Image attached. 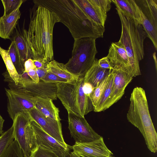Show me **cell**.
Instances as JSON below:
<instances>
[{"label":"cell","mask_w":157,"mask_h":157,"mask_svg":"<svg viewBox=\"0 0 157 157\" xmlns=\"http://www.w3.org/2000/svg\"><path fill=\"white\" fill-rule=\"evenodd\" d=\"M106 57L113 69L121 70L133 78L135 77L126 51L119 41L111 44Z\"/></svg>","instance_id":"obj_13"},{"label":"cell","mask_w":157,"mask_h":157,"mask_svg":"<svg viewBox=\"0 0 157 157\" xmlns=\"http://www.w3.org/2000/svg\"><path fill=\"white\" fill-rule=\"evenodd\" d=\"M1 157H25L17 141L14 140L8 146Z\"/></svg>","instance_id":"obj_29"},{"label":"cell","mask_w":157,"mask_h":157,"mask_svg":"<svg viewBox=\"0 0 157 157\" xmlns=\"http://www.w3.org/2000/svg\"><path fill=\"white\" fill-rule=\"evenodd\" d=\"M110 74L95 88L90 96L94 108L96 106L109 80Z\"/></svg>","instance_id":"obj_28"},{"label":"cell","mask_w":157,"mask_h":157,"mask_svg":"<svg viewBox=\"0 0 157 157\" xmlns=\"http://www.w3.org/2000/svg\"><path fill=\"white\" fill-rule=\"evenodd\" d=\"M13 131L12 126L0 136V157H1L8 146L14 140Z\"/></svg>","instance_id":"obj_27"},{"label":"cell","mask_w":157,"mask_h":157,"mask_svg":"<svg viewBox=\"0 0 157 157\" xmlns=\"http://www.w3.org/2000/svg\"><path fill=\"white\" fill-rule=\"evenodd\" d=\"M31 78L36 83L40 81V79L35 70H32L27 72Z\"/></svg>","instance_id":"obj_39"},{"label":"cell","mask_w":157,"mask_h":157,"mask_svg":"<svg viewBox=\"0 0 157 157\" xmlns=\"http://www.w3.org/2000/svg\"><path fill=\"white\" fill-rule=\"evenodd\" d=\"M116 9L121 24V33L119 41L126 51L136 77L141 75L139 62L144 55V42L147 36L140 22L127 15L118 7Z\"/></svg>","instance_id":"obj_4"},{"label":"cell","mask_w":157,"mask_h":157,"mask_svg":"<svg viewBox=\"0 0 157 157\" xmlns=\"http://www.w3.org/2000/svg\"><path fill=\"white\" fill-rule=\"evenodd\" d=\"M37 83H32L21 86L15 85L17 88L21 89L36 98H49L56 100L57 86L56 84L46 83L41 80Z\"/></svg>","instance_id":"obj_16"},{"label":"cell","mask_w":157,"mask_h":157,"mask_svg":"<svg viewBox=\"0 0 157 157\" xmlns=\"http://www.w3.org/2000/svg\"><path fill=\"white\" fill-rule=\"evenodd\" d=\"M98 8L105 14H106L111 8V0H93Z\"/></svg>","instance_id":"obj_32"},{"label":"cell","mask_w":157,"mask_h":157,"mask_svg":"<svg viewBox=\"0 0 157 157\" xmlns=\"http://www.w3.org/2000/svg\"><path fill=\"white\" fill-rule=\"evenodd\" d=\"M27 113L31 120L35 121L46 133L58 141L67 144L63 138L60 121H56L44 116L35 107Z\"/></svg>","instance_id":"obj_12"},{"label":"cell","mask_w":157,"mask_h":157,"mask_svg":"<svg viewBox=\"0 0 157 157\" xmlns=\"http://www.w3.org/2000/svg\"><path fill=\"white\" fill-rule=\"evenodd\" d=\"M68 122L70 134L76 142H90L101 137L94 130L84 117L68 113Z\"/></svg>","instance_id":"obj_10"},{"label":"cell","mask_w":157,"mask_h":157,"mask_svg":"<svg viewBox=\"0 0 157 157\" xmlns=\"http://www.w3.org/2000/svg\"><path fill=\"white\" fill-rule=\"evenodd\" d=\"M31 157H59L54 153L46 149L38 147Z\"/></svg>","instance_id":"obj_33"},{"label":"cell","mask_w":157,"mask_h":157,"mask_svg":"<svg viewBox=\"0 0 157 157\" xmlns=\"http://www.w3.org/2000/svg\"><path fill=\"white\" fill-rule=\"evenodd\" d=\"M40 80H41L46 83L55 84L67 82H68L66 79L61 78L55 74L48 72L46 75Z\"/></svg>","instance_id":"obj_31"},{"label":"cell","mask_w":157,"mask_h":157,"mask_svg":"<svg viewBox=\"0 0 157 157\" xmlns=\"http://www.w3.org/2000/svg\"><path fill=\"white\" fill-rule=\"evenodd\" d=\"M69 157H81L72 151L70 152Z\"/></svg>","instance_id":"obj_42"},{"label":"cell","mask_w":157,"mask_h":157,"mask_svg":"<svg viewBox=\"0 0 157 157\" xmlns=\"http://www.w3.org/2000/svg\"><path fill=\"white\" fill-rule=\"evenodd\" d=\"M94 88L90 83L84 82L82 87V90L84 94L87 96H90L93 91Z\"/></svg>","instance_id":"obj_36"},{"label":"cell","mask_w":157,"mask_h":157,"mask_svg":"<svg viewBox=\"0 0 157 157\" xmlns=\"http://www.w3.org/2000/svg\"><path fill=\"white\" fill-rule=\"evenodd\" d=\"M98 64L100 67L103 69L110 70L113 69L109 61L106 56L98 60Z\"/></svg>","instance_id":"obj_35"},{"label":"cell","mask_w":157,"mask_h":157,"mask_svg":"<svg viewBox=\"0 0 157 157\" xmlns=\"http://www.w3.org/2000/svg\"><path fill=\"white\" fill-rule=\"evenodd\" d=\"M153 55H154L153 56L154 59V60L155 61V68H156V70H157V60H156V56H155V52H154V53Z\"/></svg>","instance_id":"obj_43"},{"label":"cell","mask_w":157,"mask_h":157,"mask_svg":"<svg viewBox=\"0 0 157 157\" xmlns=\"http://www.w3.org/2000/svg\"><path fill=\"white\" fill-rule=\"evenodd\" d=\"M8 50L11 61L17 72L19 75L21 74L25 71L24 63L21 59L15 43L13 41H12Z\"/></svg>","instance_id":"obj_26"},{"label":"cell","mask_w":157,"mask_h":157,"mask_svg":"<svg viewBox=\"0 0 157 157\" xmlns=\"http://www.w3.org/2000/svg\"><path fill=\"white\" fill-rule=\"evenodd\" d=\"M96 39L84 37L74 40L71 57L64 64L67 70L74 75L84 78L93 64L98 53Z\"/></svg>","instance_id":"obj_6"},{"label":"cell","mask_w":157,"mask_h":157,"mask_svg":"<svg viewBox=\"0 0 157 157\" xmlns=\"http://www.w3.org/2000/svg\"><path fill=\"white\" fill-rule=\"evenodd\" d=\"M30 120L27 113H20L13 121L14 140L17 142L25 157H31L38 147Z\"/></svg>","instance_id":"obj_7"},{"label":"cell","mask_w":157,"mask_h":157,"mask_svg":"<svg viewBox=\"0 0 157 157\" xmlns=\"http://www.w3.org/2000/svg\"><path fill=\"white\" fill-rule=\"evenodd\" d=\"M114 79L111 94L105 104V110L119 101L124 95L125 88L133 77L120 70L113 69Z\"/></svg>","instance_id":"obj_15"},{"label":"cell","mask_w":157,"mask_h":157,"mask_svg":"<svg viewBox=\"0 0 157 157\" xmlns=\"http://www.w3.org/2000/svg\"><path fill=\"white\" fill-rule=\"evenodd\" d=\"M33 82H35L29 75L27 72L25 71L19 75L18 85L23 86Z\"/></svg>","instance_id":"obj_34"},{"label":"cell","mask_w":157,"mask_h":157,"mask_svg":"<svg viewBox=\"0 0 157 157\" xmlns=\"http://www.w3.org/2000/svg\"><path fill=\"white\" fill-rule=\"evenodd\" d=\"M30 18L28 30L24 29L22 32L30 58L47 64L54 60L53 31L59 19L54 12L35 3Z\"/></svg>","instance_id":"obj_1"},{"label":"cell","mask_w":157,"mask_h":157,"mask_svg":"<svg viewBox=\"0 0 157 157\" xmlns=\"http://www.w3.org/2000/svg\"><path fill=\"white\" fill-rule=\"evenodd\" d=\"M31 124L34 131L38 147L49 150L59 157H69L72 147L59 142L44 132L34 120Z\"/></svg>","instance_id":"obj_11"},{"label":"cell","mask_w":157,"mask_h":157,"mask_svg":"<svg viewBox=\"0 0 157 157\" xmlns=\"http://www.w3.org/2000/svg\"><path fill=\"white\" fill-rule=\"evenodd\" d=\"M130 101L127 119L138 129L148 149L155 153L157 151V133L151 117L144 90L141 87L134 88Z\"/></svg>","instance_id":"obj_3"},{"label":"cell","mask_w":157,"mask_h":157,"mask_svg":"<svg viewBox=\"0 0 157 157\" xmlns=\"http://www.w3.org/2000/svg\"><path fill=\"white\" fill-rule=\"evenodd\" d=\"M114 72L112 69L110 74L109 80L94 111L99 112L105 111V104L111 94L114 79Z\"/></svg>","instance_id":"obj_24"},{"label":"cell","mask_w":157,"mask_h":157,"mask_svg":"<svg viewBox=\"0 0 157 157\" xmlns=\"http://www.w3.org/2000/svg\"><path fill=\"white\" fill-rule=\"evenodd\" d=\"M5 90L8 98L7 111L13 121L17 114L26 113L35 107L36 98L23 90L16 87L5 88Z\"/></svg>","instance_id":"obj_9"},{"label":"cell","mask_w":157,"mask_h":157,"mask_svg":"<svg viewBox=\"0 0 157 157\" xmlns=\"http://www.w3.org/2000/svg\"><path fill=\"white\" fill-rule=\"evenodd\" d=\"M72 147L73 151L81 157H107L113 155L105 144L101 136L90 142H75Z\"/></svg>","instance_id":"obj_14"},{"label":"cell","mask_w":157,"mask_h":157,"mask_svg":"<svg viewBox=\"0 0 157 157\" xmlns=\"http://www.w3.org/2000/svg\"><path fill=\"white\" fill-rule=\"evenodd\" d=\"M98 60L96 59L93 64L84 77V82L91 84L94 88L110 74L112 70L104 69L100 67L98 64Z\"/></svg>","instance_id":"obj_19"},{"label":"cell","mask_w":157,"mask_h":157,"mask_svg":"<svg viewBox=\"0 0 157 157\" xmlns=\"http://www.w3.org/2000/svg\"><path fill=\"white\" fill-rule=\"evenodd\" d=\"M20 7L8 15L0 17V37L4 39H10L18 23L21 13Z\"/></svg>","instance_id":"obj_17"},{"label":"cell","mask_w":157,"mask_h":157,"mask_svg":"<svg viewBox=\"0 0 157 157\" xmlns=\"http://www.w3.org/2000/svg\"><path fill=\"white\" fill-rule=\"evenodd\" d=\"M5 120L0 115V136L3 133V124Z\"/></svg>","instance_id":"obj_41"},{"label":"cell","mask_w":157,"mask_h":157,"mask_svg":"<svg viewBox=\"0 0 157 157\" xmlns=\"http://www.w3.org/2000/svg\"><path fill=\"white\" fill-rule=\"evenodd\" d=\"M33 2L55 13L60 22L68 29L74 40L103 36L105 26L94 22L75 0H34Z\"/></svg>","instance_id":"obj_2"},{"label":"cell","mask_w":157,"mask_h":157,"mask_svg":"<svg viewBox=\"0 0 157 157\" xmlns=\"http://www.w3.org/2000/svg\"><path fill=\"white\" fill-rule=\"evenodd\" d=\"M82 10L96 24L104 26L107 15L96 6L93 0H75Z\"/></svg>","instance_id":"obj_18"},{"label":"cell","mask_w":157,"mask_h":157,"mask_svg":"<svg viewBox=\"0 0 157 157\" xmlns=\"http://www.w3.org/2000/svg\"><path fill=\"white\" fill-rule=\"evenodd\" d=\"M127 15L140 22L139 9L134 0H111Z\"/></svg>","instance_id":"obj_21"},{"label":"cell","mask_w":157,"mask_h":157,"mask_svg":"<svg viewBox=\"0 0 157 157\" xmlns=\"http://www.w3.org/2000/svg\"><path fill=\"white\" fill-rule=\"evenodd\" d=\"M0 54L6 65L7 72L15 85L19 83V75L17 72L9 55L8 50L0 46Z\"/></svg>","instance_id":"obj_25"},{"label":"cell","mask_w":157,"mask_h":157,"mask_svg":"<svg viewBox=\"0 0 157 157\" xmlns=\"http://www.w3.org/2000/svg\"><path fill=\"white\" fill-rule=\"evenodd\" d=\"M36 71L38 76L40 80L44 78L48 73L47 67H43L36 69Z\"/></svg>","instance_id":"obj_38"},{"label":"cell","mask_w":157,"mask_h":157,"mask_svg":"<svg viewBox=\"0 0 157 157\" xmlns=\"http://www.w3.org/2000/svg\"><path fill=\"white\" fill-rule=\"evenodd\" d=\"M47 68L48 72L70 82L78 79V78L71 74L66 68L64 64L59 63L53 60L48 62Z\"/></svg>","instance_id":"obj_23"},{"label":"cell","mask_w":157,"mask_h":157,"mask_svg":"<svg viewBox=\"0 0 157 157\" xmlns=\"http://www.w3.org/2000/svg\"><path fill=\"white\" fill-rule=\"evenodd\" d=\"M25 0H2L4 9V15H8L20 7Z\"/></svg>","instance_id":"obj_30"},{"label":"cell","mask_w":157,"mask_h":157,"mask_svg":"<svg viewBox=\"0 0 157 157\" xmlns=\"http://www.w3.org/2000/svg\"><path fill=\"white\" fill-rule=\"evenodd\" d=\"M10 40L14 42L21 59L24 64L25 62L30 58L26 44L19 27L18 28L17 26L15 28Z\"/></svg>","instance_id":"obj_22"},{"label":"cell","mask_w":157,"mask_h":157,"mask_svg":"<svg viewBox=\"0 0 157 157\" xmlns=\"http://www.w3.org/2000/svg\"><path fill=\"white\" fill-rule=\"evenodd\" d=\"M33 61L36 69L47 67V64L44 63L41 61L36 60H33Z\"/></svg>","instance_id":"obj_40"},{"label":"cell","mask_w":157,"mask_h":157,"mask_svg":"<svg viewBox=\"0 0 157 157\" xmlns=\"http://www.w3.org/2000/svg\"><path fill=\"white\" fill-rule=\"evenodd\" d=\"M35 108L44 116L56 121H60L59 110L49 98H36Z\"/></svg>","instance_id":"obj_20"},{"label":"cell","mask_w":157,"mask_h":157,"mask_svg":"<svg viewBox=\"0 0 157 157\" xmlns=\"http://www.w3.org/2000/svg\"><path fill=\"white\" fill-rule=\"evenodd\" d=\"M113 157V156H112V155H110V156H108V157Z\"/></svg>","instance_id":"obj_44"},{"label":"cell","mask_w":157,"mask_h":157,"mask_svg":"<svg viewBox=\"0 0 157 157\" xmlns=\"http://www.w3.org/2000/svg\"><path fill=\"white\" fill-rule=\"evenodd\" d=\"M84 82V78L79 77L70 82L56 84L57 98L68 113L82 117L94 109L90 97L83 92Z\"/></svg>","instance_id":"obj_5"},{"label":"cell","mask_w":157,"mask_h":157,"mask_svg":"<svg viewBox=\"0 0 157 157\" xmlns=\"http://www.w3.org/2000/svg\"><path fill=\"white\" fill-rule=\"evenodd\" d=\"M139 9L140 23L157 49V0H135Z\"/></svg>","instance_id":"obj_8"},{"label":"cell","mask_w":157,"mask_h":157,"mask_svg":"<svg viewBox=\"0 0 157 157\" xmlns=\"http://www.w3.org/2000/svg\"><path fill=\"white\" fill-rule=\"evenodd\" d=\"M24 66L25 71L26 72L31 70H36V69L33 60L31 59L27 60L24 63Z\"/></svg>","instance_id":"obj_37"}]
</instances>
